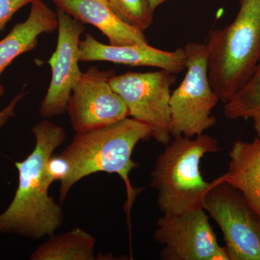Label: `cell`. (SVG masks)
Listing matches in <instances>:
<instances>
[{"instance_id":"6da1fadb","label":"cell","mask_w":260,"mask_h":260,"mask_svg":"<svg viewBox=\"0 0 260 260\" xmlns=\"http://www.w3.org/2000/svg\"><path fill=\"white\" fill-rule=\"evenodd\" d=\"M35 148L23 161L16 162L18 186L9 207L0 214V234L37 240L55 234L64 222V211L49 196L51 185L46 166L54 150L61 146L66 133L60 126L43 120L32 127Z\"/></svg>"},{"instance_id":"7a4b0ae2","label":"cell","mask_w":260,"mask_h":260,"mask_svg":"<svg viewBox=\"0 0 260 260\" xmlns=\"http://www.w3.org/2000/svg\"><path fill=\"white\" fill-rule=\"evenodd\" d=\"M151 138L150 126L129 116L103 127L76 133L73 141L60 154L70 166L68 177L61 181V203L72 187L83 178L99 172L116 174L125 184L127 198L124 210L129 224L132 208L143 189L132 185L130 172L140 166L133 160L132 155L139 142Z\"/></svg>"},{"instance_id":"3957f363","label":"cell","mask_w":260,"mask_h":260,"mask_svg":"<svg viewBox=\"0 0 260 260\" xmlns=\"http://www.w3.org/2000/svg\"><path fill=\"white\" fill-rule=\"evenodd\" d=\"M165 146L150 173V185L158 192L160 211L164 215H177L203 208L208 191L225 182V174L208 182L200 172L203 157L221 150L218 140L205 134L194 139L181 135Z\"/></svg>"},{"instance_id":"277c9868","label":"cell","mask_w":260,"mask_h":260,"mask_svg":"<svg viewBox=\"0 0 260 260\" xmlns=\"http://www.w3.org/2000/svg\"><path fill=\"white\" fill-rule=\"evenodd\" d=\"M232 23L211 30L205 44L208 75L225 104L244 86L260 62V0H238Z\"/></svg>"},{"instance_id":"5b68a950","label":"cell","mask_w":260,"mask_h":260,"mask_svg":"<svg viewBox=\"0 0 260 260\" xmlns=\"http://www.w3.org/2000/svg\"><path fill=\"white\" fill-rule=\"evenodd\" d=\"M184 49L186 73L170 99L171 136L189 138L204 134L216 124L212 111L220 102L208 75L205 44L187 43Z\"/></svg>"},{"instance_id":"8992f818","label":"cell","mask_w":260,"mask_h":260,"mask_svg":"<svg viewBox=\"0 0 260 260\" xmlns=\"http://www.w3.org/2000/svg\"><path fill=\"white\" fill-rule=\"evenodd\" d=\"M175 82V74L160 69L115 75L111 78L110 85L125 103L129 116L150 126L152 138L167 145L172 138L171 88Z\"/></svg>"},{"instance_id":"52a82bcc","label":"cell","mask_w":260,"mask_h":260,"mask_svg":"<svg viewBox=\"0 0 260 260\" xmlns=\"http://www.w3.org/2000/svg\"><path fill=\"white\" fill-rule=\"evenodd\" d=\"M203 208L223 232L231 260H260V216L226 182L210 189Z\"/></svg>"},{"instance_id":"ba28073f","label":"cell","mask_w":260,"mask_h":260,"mask_svg":"<svg viewBox=\"0 0 260 260\" xmlns=\"http://www.w3.org/2000/svg\"><path fill=\"white\" fill-rule=\"evenodd\" d=\"M164 246L165 260H231L226 248L219 245L209 217L203 208L158 219L153 234Z\"/></svg>"},{"instance_id":"9c48e42d","label":"cell","mask_w":260,"mask_h":260,"mask_svg":"<svg viewBox=\"0 0 260 260\" xmlns=\"http://www.w3.org/2000/svg\"><path fill=\"white\" fill-rule=\"evenodd\" d=\"M113 70L90 67L77 80L67 112L75 133L103 127L129 117L125 103L110 85Z\"/></svg>"},{"instance_id":"30bf717a","label":"cell","mask_w":260,"mask_h":260,"mask_svg":"<svg viewBox=\"0 0 260 260\" xmlns=\"http://www.w3.org/2000/svg\"><path fill=\"white\" fill-rule=\"evenodd\" d=\"M56 14L57 45L48 61L51 68V81L39 109V114L45 119L67 112L73 86L82 73L80 42L85 30L84 24L59 8H56Z\"/></svg>"},{"instance_id":"8fae6325","label":"cell","mask_w":260,"mask_h":260,"mask_svg":"<svg viewBox=\"0 0 260 260\" xmlns=\"http://www.w3.org/2000/svg\"><path fill=\"white\" fill-rule=\"evenodd\" d=\"M80 61H104L133 67H153L178 74L186 69L183 48L162 51L148 44L113 46L102 44L87 34L80 42Z\"/></svg>"},{"instance_id":"7c38bea8","label":"cell","mask_w":260,"mask_h":260,"mask_svg":"<svg viewBox=\"0 0 260 260\" xmlns=\"http://www.w3.org/2000/svg\"><path fill=\"white\" fill-rule=\"evenodd\" d=\"M59 8L83 24L96 27L113 46L148 44L140 29L128 25L113 12L107 0H53Z\"/></svg>"},{"instance_id":"4fadbf2b","label":"cell","mask_w":260,"mask_h":260,"mask_svg":"<svg viewBox=\"0 0 260 260\" xmlns=\"http://www.w3.org/2000/svg\"><path fill=\"white\" fill-rule=\"evenodd\" d=\"M30 5L26 20L16 24L0 41V76L17 57L35 49L39 36L57 30L58 17L55 12L42 0H37ZM4 94V86L0 83V97Z\"/></svg>"},{"instance_id":"5bb4252c","label":"cell","mask_w":260,"mask_h":260,"mask_svg":"<svg viewBox=\"0 0 260 260\" xmlns=\"http://www.w3.org/2000/svg\"><path fill=\"white\" fill-rule=\"evenodd\" d=\"M229 155L225 182L240 191L260 216V140H237Z\"/></svg>"},{"instance_id":"9a60e30c","label":"cell","mask_w":260,"mask_h":260,"mask_svg":"<svg viewBox=\"0 0 260 260\" xmlns=\"http://www.w3.org/2000/svg\"><path fill=\"white\" fill-rule=\"evenodd\" d=\"M96 239L80 228L49 237L30 255V260H94Z\"/></svg>"},{"instance_id":"2e32d148","label":"cell","mask_w":260,"mask_h":260,"mask_svg":"<svg viewBox=\"0 0 260 260\" xmlns=\"http://www.w3.org/2000/svg\"><path fill=\"white\" fill-rule=\"evenodd\" d=\"M223 112L230 120L249 119L260 112V62L244 86L225 103Z\"/></svg>"},{"instance_id":"e0dca14e","label":"cell","mask_w":260,"mask_h":260,"mask_svg":"<svg viewBox=\"0 0 260 260\" xmlns=\"http://www.w3.org/2000/svg\"><path fill=\"white\" fill-rule=\"evenodd\" d=\"M113 12L124 23L144 32L153 24L154 10L149 0H107Z\"/></svg>"},{"instance_id":"ac0fdd59","label":"cell","mask_w":260,"mask_h":260,"mask_svg":"<svg viewBox=\"0 0 260 260\" xmlns=\"http://www.w3.org/2000/svg\"><path fill=\"white\" fill-rule=\"evenodd\" d=\"M70 173L68 162L61 155H51L46 166V174L51 184L64 181Z\"/></svg>"},{"instance_id":"d6986e66","label":"cell","mask_w":260,"mask_h":260,"mask_svg":"<svg viewBox=\"0 0 260 260\" xmlns=\"http://www.w3.org/2000/svg\"><path fill=\"white\" fill-rule=\"evenodd\" d=\"M35 1L37 0H0V31L19 10Z\"/></svg>"},{"instance_id":"ffe728a7","label":"cell","mask_w":260,"mask_h":260,"mask_svg":"<svg viewBox=\"0 0 260 260\" xmlns=\"http://www.w3.org/2000/svg\"><path fill=\"white\" fill-rule=\"evenodd\" d=\"M25 95V93L24 92L18 93L16 96L12 99L11 102L8 106H6L3 110L0 111V128L5 126L10 118L15 116V109H16L19 102L23 100Z\"/></svg>"},{"instance_id":"44dd1931","label":"cell","mask_w":260,"mask_h":260,"mask_svg":"<svg viewBox=\"0 0 260 260\" xmlns=\"http://www.w3.org/2000/svg\"><path fill=\"white\" fill-rule=\"evenodd\" d=\"M251 119H252L253 122H254V130L257 135L256 138L260 140V112L253 116Z\"/></svg>"},{"instance_id":"7402d4cb","label":"cell","mask_w":260,"mask_h":260,"mask_svg":"<svg viewBox=\"0 0 260 260\" xmlns=\"http://www.w3.org/2000/svg\"><path fill=\"white\" fill-rule=\"evenodd\" d=\"M166 1H167V0H149V3H150L152 9L155 11L158 6L165 3Z\"/></svg>"}]
</instances>
